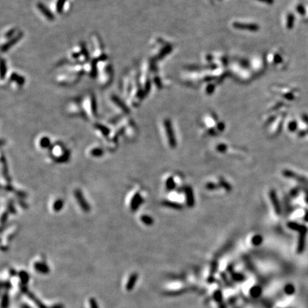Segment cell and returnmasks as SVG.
Instances as JSON below:
<instances>
[{
	"label": "cell",
	"mask_w": 308,
	"mask_h": 308,
	"mask_svg": "<svg viewBox=\"0 0 308 308\" xmlns=\"http://www.w3.org/2000/svg\"><path fill=\"white\" fill-rule=\"evenodd\" d=\"M74 196L76 199V201L78 205L79 206L81 210L84 213H88L91 210L90 205L86 201V199L84 197V194L82 191L79 189H76L74 192Z\"/></svg>",
	"instance_id": "1"
},
{
	"label": "cell",
	"mask_w": 308,
	"mask_h": 308,
	"mask_svg": "<svg viewBox=\"0 0 308 308\" xmlns=\"http://www.w3.org/2000/svg\"><path fill=\"white\" fill-rule=\"evenodd\" d=\"M85 103V108L87 115L91 117H96L97 116V109H96V103L94 96L92 95H88L86 96L84 101Z\"/></svg>",
	"instance_id": "2"
},
{
	"label": "cell",
	"mask_w": 308,
	"mask_h": 308,
	"mask_svg": "<svg viewBox=\"0 0 308 308\" xmlns=\"http://www.w3.org/2000/svg\"><path fill=\"white\" fill-rule=\"evenodd\" d=\"M143 203V198H142L139 192H135L134 193H133L132 196L131 194L129 201H128V207H129L131 211H135L136 210H137Z\"/></svg>",
	"instance_id": "3"
},
{
	"label": "cell",
	"mask_w": 308,
	"mask_h": 308,
	"mask_svg": "<svg viewBox=\"0 0 308 308\" xmlns=\"http://www.w3.org/2000/svg\"><path fill=\"white\" fill-rule=\"evenodd\" d=\"M164 126L165 128V131H166V135L167 138H168L169 145H170L171 147L175 148L176 146V138H175V135L174 133H173V128L172 126H171L170 121L168 120L165 121Z\"/></svg>",
	"instance_id": "4"
},
{
	"label": "cell",
	"mask_w": 308,
	"mask_h": 308,
	"mask_svg": "<svg viewBox=\"0 0 308 308\" xmlns=\"http://www.w3.org/2000/svg\"><path fill=\"white\" fill-rule=\"evenodd\" d=\"M62 146L58 145L56 146H53L52 149H51V152H52V157L55 159V161H57V160H61L62 161V159H66V157L67 156L66 151L63 149Z\"/></svg>",
	"instance_id": "5"
},
{
	"label": "cell",
	"mask_w": 308,
	"mask_h": 308,
	"mask_svg": "<svg viewBox=\"0 0 308 308\" xmlns=\"http://www.w3.org/2000/svg\"><path fill=\"white\" fill-rule=\"evenodd\" d=\"M22 33L19 32V33L15 34V35L14 36H12L11 38H9L8 41L6 42L5 44H4L2 47V51L3 52H5L6 51L9 50L13 45H14L15 44L17 43V42L19 41V39L22 38Z\"/></svg>",
	"instance_id": "6"
},
{
	"label": "cell",
	"mask_w": 308,
	"mask_h": 308,
	"mask_svg": "<svg viewBox=\"0 0 308 308\" xmlns=\"http://www.w3.org/2000/svg\"><path fill=\"white\" fill-rule=\"evenodd\" d=\"M36 7H37V9L38 10L40 11V12H41L48 20L52 21L55 19L54 14L43 3L38 2L37 5H36Z\"/></svg>",
	"instance_id": "7"
},
{
	"label": "cell",
	"mask_w": 308,
	"mask_h": 308,
	"mask_svg": "<svg viewBox=\"0 0 308 308\" xmlns=\"http://www.w3.org/2000/svg\"><path fill=\"white\" fill-rule=\"evenodd\" d=\"M34 267L36 272L42 273V274L44 275L48 274V273L50 272L49 267L48 266V265L47 264L45 260L37 261L36 262V263H34Z\"/></svg>",
	"instance_id": "8"
},
{
	"label": "cell",
	"mask_w": 308,
	"mask_h": 308,
	"mask_svg": "<svg viewBox=\"0 0 308 308\" xmlns=\"http://www.w3.org/2000/svg\"><path fill=\"white\" fill-rule=\"evenodd\" d=\"M138 273H132L131 275L129 276V278H128V281H127V283L126 285V288L128 291H131L134 289L135 284H136V281L138 280Z\"/></svg>",
	"instance_id": "9"
},
{
	"label": "cell",
	"mask_w": 308,
	"mask_h": 308,
	"mask_svg": "<svg viewBox=\"0 0 308 308\" xmlns=\"http://www.w3.org/2000/svg\"><path fill=\"white\" fill-rule=\"evenodd\" d=\"M10 81L11 82H14L15 84H17V85L19 86H22L24 85L25 82V79L24 76H21L19 74H17V73H12L10 76Z\"/></svg>",
	"instance_id": "10"
},
{
	"label": "cell",
	"mask_w": 308,
	"mask_h": 308,
	"mask_svg": "<svg viewBox=\"0 0 308 308\" xmlns=\"http://www.w3.org/2000/svg\"><path fill=\"white\" fill-rule=\"evenodd\" d=\"M186 201H187V204L189 207H192L194 204V196L193 192H192V188L188 186L186 188Z\"/></svg>",
	"instance_id": "11"
},
{
	"label": "cell",
	"mask_w": 308,
	"mask_h": 308,
	"mask_svg": "<svg viewBox=\"0 0 308 308\" xmlns=\"http://www.w3.org/2000/svg\"><path fill=\"white\" fill-rule=\"evenodd\" d=\"M38 146L42 149H47L51 146V140L47 136H42L38 140Z\"/></svg>",
	"instance_id": "12"
},
{
	"label": "cell",
	"mask_w": 308,
	"mask_h": 308,
	"mask_svg": "<svg viewBox=\"0 0 308 308\" xmlns=\"http://www.w3.org/2000/svg\"><path fill=\"white\" fill-rule=\"evenodd\" d=\"M63 201L61 198H57V199H55V201L52 203V205H51V208H52V211L57 213V212H59L61 209L63 208Z\"/></svg>",
	"instance_id": "13"
},
{
	"label": "cell",
	"mask_w": 308,
	"mask_h": 308,
	"mask_svg": "<svg viewBox=\"0 0 308 308\" xmlns=\"http://www.w3.org/2000/svg\"><path fill=\"white\" fill-rule=\"evenodd\" d=\"M26 294L28 296V297L31 300H32V301H33L34 303H35V305L37 306L38 308H48L47 306L44 305V304L42 303V302L38 299V298H36V296L34 295V294L32 293V292H31L30 291H29Z\"/></svg>",
	"instance_id": "14"
},
{
	"label": "cell",
	"mask_w": 308,
	"mask_h": 308,
	"mask_svg": "<svg viewBox=\"0 0 308 308\" xmlns=\"http://www.w3.org/2000/svg\"><path fill=\"white\" fill-rule=\"evenodd\" d=\"M18 275L19 277V279H20L21 280V284L26 285L29 282V275L26 271L22 270L18 273Z\"/></svg>",
	"instance_id": "15"
},
{
	"label": "cell",
	"mask_w": 308,
	"mask_h": 308,
	"mask_svg": "<svg viewBox=\"0 0 308 308\" xmlns=\"http://www.w3.org/2000/svg\"><path fill=\"white\" fill-rule=\"evenodd\" d=\"M270 198H271V201H272V203L273 204V206H274L275 209V211H276L277 213H278L279 214V213H280V205H279L278 198H277V196H276V195H275V192L274 191H271Z\"/></svg>",
	"instance_id": "16"
},
{
	"label": "cell",
	"mask_w": 308,
	"mask_h": 308,
	"mask_svg": "<svg viewBox=\"0 0 308 308\" xmlns=\"http://www.w3.org/2000/svg\"><path fill=\"white\" fill-rule=\"evenodd\" d=\"M89 153L93 157H100L103 155V150L100 147H94L90 149Z\"/></svg>",
	"instance_id": "17"
},
{
	"label": "cell",
	"mask_w": 308,
	"mask_h": 308,
	"mask_svg": "<svg viewBox=\"0 0 308 308\" xmlns=\"http://www.w3.org/2000/svg\"><path fill=\"white\" fill-rule=\"evenodd\" d=\"M140 221L146 225V226H151L153 223V219L151 216L147 215H143L140 216Z\"/></svg>",
	"instance_id": "18"
},
{
	"label": "cell",
	"mask_w": 308,
	"mask_h": 308,
	"mask_svg": "<svg viewBox=\"0 0 308 308\" xmlns=\"http://www.w3.org/2000/svg\"><path fill=\"white\" fill-rule=\"evenodd\" d=\"M9 305V297L7 292H5L2 297V308H8Z\"/></svg>",
	"instance_id": "19"
},
{
	"label": "cell",
	"mask_w": 308,
	"mask_h": 308,
	"mask_svg": "<svg viewBox=\"0 0 308 308\" xmlns=\"http://www.w3.org/2000/svg\"><path fill=\"white\" fill-rule=\"evenodd\" d=\"M66 1L67 0H57V2H56V9H57L58 13L62 12L63 7H65V4H66Z\"/></svg>",
	"instance_id": "20"
},
{
	"label": "cell",
	"mask_w": 308,
	"mask_h": 308,
	"mask_svg": "<svg viewBox=\"0 0 308 308\" xmlns=\"http://www.w3.org/2000/svg\"><path fill=\"white\" fill-rule=\"evenodd\" d=\"M165 186H166V188L168 190H173V188L176 187V183H175L174 180H173V178H169L167 179Z\"/></svg>",
	"instance_id": "21"
},
{
	"label": "cell",
	"mask_w": 308,
	"mask_h": 308,
	"mask_svg": "<svg viewBox=\"0 0 308 308\" xmlns=\"http://www.w3.org/2000/svg\"><path fill=\"white\" fill-rule=\"evenodd\" d=\"M1 74H2V80L4 79L5 78L6 74H7V63L5 61L4 59L2 60V64H1Z\"/></svg>",
	"instance_id": "22"
},
{
	"label": "cell",
	"mask_w": 308,
	"mask_h": 308,
	"mask_svg": "<svg viewBox=\"0 0 308 308\" xmlns=\"http://www.w3.org/2000/svg\"><path fill=\"white\" fill-rule=\"evenodd\" d=\"M89 305L90 308H99L97 302L94 298H90L89 299Z\"/></svg>",
	"instance_id": "23"
},
{
	"label": "cell",
	"mask_w": 308,
	"mask_h": 308,
	"mask_svg": "<svg viewBox=\"0 0 308 308\" xmlns=\"http://www.w3.org/2000/svg\"><path fill=\"white\" fill-rule=\"evenodd\" d=\"M2 287L5 289V290H9L12 286H11V282H9V281H5V282H2Z\"/></svg>",
	"instance_id": "24"
},
{
	"label": "cell",
	"mask_w": 308,
	"mask_h": 308,
	"mask_svg": "<svg viewBox=\"0 0 308 308\" xmlns=\"http://www.w3.org/2000/svg\"><path fill=\"white\" fill-rule=\"evenodd\" d=\"M164 203L169 204V205H168V206L171 207V208H180V205H178V204H176V203H168V202H165Z\"/></svg>",
	"instance_id": "25"
},
{
	"label": "cell",
	"mask_w": 308,
	"mask_h": 308,
	"mask_svg": "<svg viewBox=\"0 0 308 308\" xmlns=\"http://www.w3.org/2000/svg\"><path fill=\"white\" fill-rule=\"evenodd\" d=\"M261 241H262V238H261V237L259 236H255V238H253V242H255V244H258Z\"/></svg>",
	"instance_id": "26"
},
{
	"label": "cell",
	"mask_w": 308,
	"mask_h": 308,
	"mask_svg": "<svg viewBox=\"0 0 308 308\" xmlns=\"http://www.w3.org/2000/svg\"><path fill=\"white\" fill-rule=\"evenodd\" d=\"M17 274H18V273H17V272L16 270H15L14 269L11 268V269L9 270V275H10L11 277L16 276V275H17Z\"/></svg>",
	"instance_id": "27"
},
{
	"label": "cell",
	"mask_w": 308,
	"mask_h": 308,
	"mask_svg": "<svg viewBox=\"0 0 308 308\" xmlns=\"http://www.w3.org/2000/svg\"><path fill=\"white\" fill-rule=\"evenodd\" d=\"M64 307H63V305H62V304H55V305H54L51 306V307L50 308H63Z\"/></svg>",
	"instance_id": "28"
},
{
	"label": "cell",
	"mask_w": 308,
	"mask_h": 308,
	"mask_svg": "<svg viewBox=\"0 0 308 308\" xmlns=\"http://www.w3.org/2000/svg\"><path fill=\"white\" fill-rule=\"evenodd\" d=\"M206 187L208 188V189H210V190H213V189H215V187H216V186H215V185H214V184H213V183H209V184H208V185H207Z\"/></svg>",
	"instance_id": "29"
},
{
	"label": "cell",
	"mask_w": 308,
	"mask_h": 308,
	"mask_svg": "<svg viewBox=\"0 0 308 308\" xmlns=\"http://www.w3.org/2000/svg\"><path fill=\"white\" fill-rule=\"evenodd\" d=\"M21 308H32L30 307V306H29L28 305H26V304H22V305L20 306Z\"/></svg>",
	"instance_id": "30"
}]
</instances>
